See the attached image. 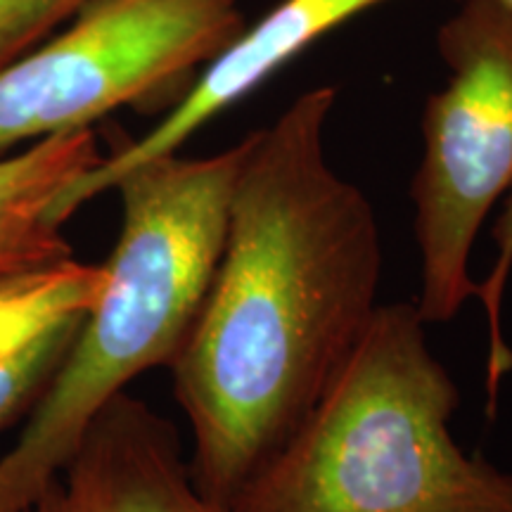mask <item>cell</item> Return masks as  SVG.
Returning a JSON list of instances; mask_svg holds the SVG:
<instances>
[{
    "label": "cell",
    "mask_w": 512,
    "mask_h": 512,
    "mask_svg": "<svg viewBox=\"0 0 512 512\" xmlns=\"http://www.w3.org/2000/svg\"><path fill=\"white\" fill-rule=\"evenodd\" d=\"M247 136L219 155H166L112 190L121 230L98 302L83 316L15 444L0 456V512H22L138 375L171 366L207 297L226 240Z\"/></svg>",
    "instance_id": "obj_2"
},
{
    "label": "cell",
    "mask_w": 512,
    "mask_h": 512,
    "mask_svg": "<svg viewBox=\"0 0 512 512\" xmlns=\"http://www.w3.org/2000/svg\"><path fill=\"white\" fill-rule=\"evenodd\" d=\"M102 159L93 128L53 133L0 159V271L72 256L50 207L67 183Z\"/></svg>",
    "instance_id": "obj_8"
},
{
    "label": "cell",
    "mask_w": 512,
    "mask_h": 512,
    "mask_svg": "<svg viewBox=\"0 0 512 512\" xmlns=\"http://www.w3.org/2000/svg\"><path fill=\"white\" fill-rule=\"evenodd\" d=\"M491 240L496 245L494 266L482 283H477L475 297L482 302L489 325V358H486V394H489V415L496 413L498 392L503 377L512 370V349L503 335V297L512 273V188L503 197L501 214L491 228Z\"/></svg>",
    "instance_id": "obj_11"
},
{
    "label": "cell",
    "mask_w": 512,
    "mask_h": 512,
    "mask_svg": "<svg viewBox=\"0 0 512 512\" xmlns=\"http://www.w3.org/2000/svg\"><path fill=\"white\" fill-rule=\"evenodd\" d=\"M415 302L377 304L342 370L228 512H512V475L451 434L460 394Z\"/></svg>",
    "instance_id": "obj_3"
},
{
    "label": "cell",
    "mask_w": 512,
    "mask_h": 512,
    "mask_svg": "<svg viewBox=\"0 0 512 512\" xmlns=\"http://www.w3.org/2000/svg\"><path fill=\"white\" fill-rule=\"evenodd\" d=\"M22 512H226L192 482L176 425L121 392Z\"/></svg>",
    "instance_id": "obj_7"
},
{
    "label": "cell",
    "mask_w": 512,
    "mask_h": 512,
    "mask_svg": "<svg viewBox=\"0 0 512 512\" xmlns=\"http://www.w3.org/2000/svg\"><path fill=\"white\" fill-rule=\"evenodd\" d=\"M105 283V264H86L74 254L0 271V361L64 320L86 316Z\"/></svg>",
    "instance_id": "obj_9"
},
{
    "label": "cell",
    "mask_w": 512,
    "mask_h": 512,
    "mask_svg": "<svg viewBox=\"0 0 512 512\" xmlns=\"http://www.w3.org/2000/svg\"><path fill=\"white\" fill-rule=\"evenodd\" d=\"M337 88L247 133L207 297L171 361L192 482L226 510L292 437L377 309L382 238L368 195L325 152Z\"/></svg>",
    "instance_id": "obj_1"
},
{
    "label": "cell",
    "mask_w": 512,
    "mask_h": 512,
    "mask_svg": "<svg viewBox=\"0 0 512 512\" xmlns=\"http://www.w3.org/2000/svg\"><path fill=\"white\" fill-rule=\"evenodd\" d=\"M389 0H280L264 17L240 31V36L223 48L197 74L192 86L155 128L136 140L114 147L86 174L62 188L50 207V219L57 226L72 219L83 204L112 190L126 171L150 159L176 155L188 140L219 117L228 107L256 91L275 72L302 55L318 38L342 27L370 8Z\"/></svg>",
    "instance_id": "obj_6"
},
{
    "label": "cell",
    "mask_w": 512,
    "mask_h": 512,
    "mask_svg": "<svg viewBox=\"0 0 512 512\" xmlns=\"http://www.w3.org/2000/svg\"><path fill=\"white\" fill-rule=\"evenodd\" d=\"M91 0H0V67L46 41Z\"/></svg>",
    "instance_id": "obj_12"
},
{
    "label": "cell",
    "mask_w": 512,
    "mask_h": 512,
    "mask_svg": "<svg viewBox=\"0 0 512 512\" xmlns=\"http://www.w3.org/2000/svg\"><path fill=\"white\" fill-rule=\"evenodd\" d=\"M245 27L240 0H91L62 34L0 67V152L185 95Z\"/></svg>",
    "instance_id": "obj_5"
},
{
    "label": "cell",
    "mask_w": 512,
    "mask_h": 512,
    "mask_svg": "<svg viewBox=\"0 0 512 512\" xmlns=\"http://www.w3.org/2000/svg\"><path fill=\"white\" fill-rule=\"evenodd\" d=\"M496 3H501L505 10H508V12H512V0H496Z\"/></svg>",
    "instance_id": "obj_13"
},
{
    "label": "cell",
    "mask_w": 512,
    "mask_h": 512,
    "mask_svg": "<svg viewBox=\"0 0 512 512\" xmlns=\"http://www.w3.org/2000/svg\"><path fill=\"white\" fill-rule=\"evenodd\" d=\"M448 83L422 110L413 178L420 316L446 323L477 294L470 256L486 216L512 188V12L465 0L439 27Z\"/></svg>",
    "instance_id": "obj_4"
},
{
    "label": "cell",
    "mask_w": 512,
    "mask_h": 512,
    "mask_svg": "<svg viewBox=\"0 0 512 512\" xmlns=\"http://www.w3.org/2000/svg\"><path fill=\"white\" fill-rule=\"evenodd\" d=\"M83 316L64 320L53 330L0 361V430L19 418H27L38 396L67 354Z\"/></svg>",
    "instance_id": "obj_10"
}]
</instances>
